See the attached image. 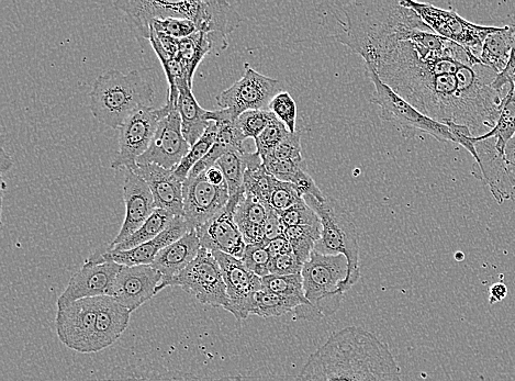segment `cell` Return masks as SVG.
I'll use <instances>...</instances> for the list:
<instances>
[{"label": "cell", "instance_id": "33", "mask_svg": "<svg viewBox=\"0 0 515 381\" xmlns=\"http://www.w3.org/2000/svg\"><path fill=\"white\" fill-rule=\"evenodd\" d=\"M176 216L170 214L162 209H156L154 214L147 222L136 232L131 235L127 240L110 248L113 251H129L138 248V246L148 243L159 237L167 228L171 226Z\"/></svg>", "mask_w": 515, "mask_h": 381}, {"label": "cell", "instance_id": "22", "mask_svg": "<svg viewBox=\"0 0 515 381\" xmlns=\"http://www.w3.org/2000/svg\"><path fill=\"white\" fill-rule=\"evenodd\" d=\"M151 189L156 208L184 217V183L179 181L174 170H166L156 164L138 165L136 171Z\"/></svg>", "mask_w": 515, "mask_h": 381}, {"label": "cell", "instance_id": "6", "mask_svg": "<svg viewBox=\"0 0 515 381\" xmlns=\"http://www.w3.org/2000/svg\"><path fill=\"white\" fill-rule=\"evenodd\" d=\"M366 69L375 86L372 102L380 109L379 117L384 121L395 123L401 132L422 131L441 142H455L449 127L422 114L407 100L400 97L388 85L380 80L372 67Z\"/></svg>", "mask_w": 515, "mask_h": 381}, {"label": "cell", "instance_id": "26", "mask_svg": "<svg viewBox=\"0 0 515 381\" xmlns=\"http://www.w3.org/2000/svg\"><path fill=\"white\" fill-rule=\"evenodd\" d=\"M107 381H244L241 375L210 378L171 371L158 363L133 364L116 368Z\"/></svg>", "mask_w": 515, "mask_h": 381}, {"label": "cell", "instance_id": "47", "mask_svg": "<svg viewBox=\"0 0 515 381\" xmlns=\"http://www.w3.org/2000/svg\"><path fill=\"white\" fill-rule=\"evenodd\" d=\"M304 265L300 264L293 252L273 257L270 265V275L289 276L302 272Z\"/></svg>", "mask_w": 515, "mask_h": 381}, {"label": "cell", "instance_id": "23", "mask_svg": "<svg viewBox=\"0 0 515 381\" xmlns=\"http://www.w3.org/2000/svg\"><path fill=\"white\" fill-rule=\"evenodd\" d=\"M200 250L201 244L197 232L193 230L185 234L182 239L166 246L156 256L151 266L163 277L160 291L186 270L189 264L196 259Z\"/></svg>", "mask_w": 515, "mask_h": 381}, {"label": "cell", "instance_id": "10", "mask_svg": "<svg viewBox=\"0 0 515 381\" xmlns=\"http://www.w3.org/2000/svg\"><path fill=\"white\" fill-rule=\"evenodd\" d=\"M283 83L265 76L244 64V74L238 82L219 94L220 109H228L235 119L250 110H268L273 98L283 92Z\"/></svg>", "mask_w": 515, "mask_h": 381}, {"label": "cell", "instance_id": "40", "mask_svg": "<svg viewBox=\"0 0 515 381\" xmlns=\"http://www.w3.org/2000/svg\"><path fill=\"white\" fill-rule=\"evenodd\" d=\"M275 117L270 110H250L244 112L238 118L237 123L243 136L246 139L252 138L255 141Z\"/></svg>", "mask_w": 515, "mask_h": 381}, {"label": "cell", "instance_id": "21", "mask_svg": "<svg viewBox=\"0 0 515 381\" xmlns=\"http://www.w3.org/2000/svg\"><path fill=\"white\" fill-rule=\"evenodd\" d=\"M192 230L189 229L184 217H175L171 226L163 233L148 243H144L136 249L129 251H113L109 245L105 249L96 252L103 260L115 262L121 266H140L152 265L156 256L166 248V246L182 239L185 234Z\"/></svg>", "mask_w": 515, "mask_h": 381}, {"label": "cell", "instance_id": "34", "mask_svg": "<svg viewBox=\"0 0 515 381\" xmlns=\"http://www.w3.org/2000/svg\"><path fill=\"white\" fill-rule=\"evenodd\" d=\"M515 136V91H511L503 100L500 117L494 129L484 136L473 138V142L484 141L490 138L497 139V149L506 153L509 141Z\"/></svg>", "mask_w": 515, "mask_h": 381}, {"label": "cell", "instance_id": "20", "mask_svg": "<svg viewBox=\"0 0 515 381\" xmlns=\"http://www.w3.org/2000/svg\"><path fill=\"white\" fill-rule=\"evenodd\" d=\"M123 198H125L126 204V218L117 237L109 244L110 248H114L136 233L158 209L150 187L142 177L133 171L126 172Z\"/></svg>", "mask_w": 515, "mask_h": 381}, {"label": "cell", "instance_id": "44", "mask_svg": "<svg viewBox=\"0 0 515 381\" xmlns=\"http://www.w3.org/2000/svg\"><path fill=\"white\" fill-rule=\"evenodd\" d=\"M301 200H304V198L299 195L293 185L278 181L277 178L274 179L270 199H268V207L277 212H283L298 204Z\"/></svg>", "mask_w": 515, "mask_h": 381}, {"label": "cell", "instance_id": "8", "mask_svg": "<svg viewBox=\"0 0 515 381\" xmlns=\"http://www.w3.org/2000/svg\"><path fill=\"white\" fill-rule=\"evenodd\" d=\"M167 287H181L200 304L229 311L230 302L222 271L214 254L201 248L196 259Z\"/></svg>", "mask_w": 515, "mask_h": 381}, {"label": "cell", "instance_id": "2", "mask_svg": "<svg viewBox=\"0 0 515 381\" xmlns=\"http://www.w3.org/2000/svg\"><path fill=\"white\" fill-rule=\"evenodd\" d=\"M295 381H403L389 346L361 327L334 332Z\"/></svg>", "mask_w": 515, "mask_h": 381}, {"label": "cell", "instance_id": "49", "mask_svg": "<svg viewBox=\"0 0 515 381\" xmlns=\"http://www.w3.org/2000/svg\"><path fill=\"white\" fill-rule=\"evenodd\" d=\"M266 248L268 252L272 255V257H276L279 255H284L293 252L291 250L290 243L288 239L284 235H281V237H278L266 244Z\"/></svg>", "mask_w": 515, "mask_h": 381}, {"label": "cell", "instance_id": "35", "mask_svg": "<svg viewBox=\"0 0 515 381\" xmlns=\"http://www.w3.org/2000/svg\"><path fill=\"white\" fill-rule=\"evenodd\" d=\"M246 154H248V151H229L223 154L216 164L225 176L230 197L244 192V174L246 168H248Z\"/></svg>", "mask_w": 515, "mask_h": 381}, {"label": "cell", "instance_id": "13", "mask_svg": "<svg viewBox=\"0 0 515 381\" xmlns=\"http://www.w3.org/2000/svg\"><path fill=\"white\" fill-rule=\"evenodd\" d=\"M211 253L216 257L225 279L230 302L228 312L239 322L248 319L252 315L255 295L263 289L262 278L231 255Z\"/></svg>", "mask_w": 515, "mask_h": 381}, {"label": "cell", "instance_id": "15", "mask_svg": "<svg viewBox=\"0 0 515 381\" xmlns=\"http://www.w3.org/2000/svg\"><path fill=\"white\" fill-rule=\"evenodd\" d=\"M244 192L230 198L225 209L196 229L201 248L210 252H221L242 260L246 242L235 222V210Z\"/></svg>", "mask_w": 515, "mask_h": 381}, {"label": "cell", "instance_id": "52", "mask_svg": "<svg viewBox=\"0 0 515 381\" xmlns=\"http://www.w3.org/2000/svg\"><path fill=\"white\" fill-rule=\"evenodd\" d=\"M206 177L211 184L220 186L226 183L225 176H223L219 167H211L206 173Z\"/></svg>", "mask_w": 515, "mask_h": 381}, {"label": "cell", "instance_id": "46", "mask_svg": "<svg viewBox=\"0 0 515 381\" xmlns=\"http://www.w3.org/2000/svg\"><path fill=\"white\" fill-rule=\"evenodd\" d=\"M300 138L301 136L299 132L289 133L288 137L278 145L272 154L268 156H271V158L276 160L304 162L301 154Z\"/></svg>", "mask_w": 515, "mask_h": 381}, {"label": "cell", "instance_id": "9", "mask_svg": "<svg viewBox=\"0 0 515 381\" xmlns=\"http://www.w3.org/2000/svg\"><path fill=\"white\" fill-rule=\"evenodd\" d=\"M174 104L167 103L161 108H145L128 119L119 129V151L111 168L118 171H136L141 156L150 148L160 122Z\"/></svg>", "mask_w": 515, "mask_h": 381}, {"label": "cell", "instance_id": "7", "mask_svg": "<svg viewBox=\"0 0 515 381\" xmlns=\"http://www.w3.org/2000/svg\"><path fill=\"white\" fill-rule=\"evenodd\" d=\"M401 4L412 9L436 35L459 44L478 59L487 37L500 28L475 25L455 10L441 9L428 3L401 0Z\"/></svg>", "mask_w": 515, "mask_h": 381}, {"label": "cell", "instance_id": "45", "mask_svg": "<svg viewBox=\"0 0 515 381\" xmlns=\"http://www.w3.org/2000/svg\"><path fill=\"white\" fill-rule=\"evenodd\" d=\"M150 29L175 39H184L198 32L193 21L178 18L154 20L150 26Z\"/></svg>", "mask_w": 515, "mask_h": 381}, {"label": "cell", "instance_id": "3", "mask_svg": "<svg viewBox=\"0 0 515 381\" xmlns=\"http://www.w3.org/2000/svg\"><path fill=\"white\" fill-rule=\"evenodd\" d=\"M89 97L94 117L111 129H120L137 112L152 107L154 89L138 71L110 70L98 76Z\"/></svg>", "mask_w": 515, "mask_h": 381}, {"label": "cell", "instance_id": "53", "mask_svg": "<svg viewBox=\"0 0 515 381\" xmlns=\"http://www.w3.org/2000/svg\"><path fill=\"white\" fill-rule=\"evenodd\" d=\"M11 166H13V159L10 158L9 154H7L3 148L2 163H0V167H2V176H4L5 173L10 170Z\"/></svg>", "mask_w": 515, "mask_h": 381}, {"label": "cell", "instance_id": "30", "mask_svg": "<svg viewBox=\"0 0 515 381\" xmlns=\"http://www.w3.org/2000/svg\"><path fill=\"white\" fill-rule=\"evenodd\" d=\"M268 206L252 197L242 195L237 210L235 222L243 235L246 244L265 243L264 228L268 217Z\"/></svg>", "mask_w": 515, "mask_h": 381}, {"label": "cell", "instance_id": "42", "mask_svg": "<svg viewBox=\"0 0 515 381\" xmlns=\"http://www.w3.org/2000/svg\"><path fill=\"white\" fill-rule=\"evenodd\" d=\"M272 255L268 252L266 244H248L242 262L249 270L255 275L264 278L270 275V265L272 262Z\"/></svg>", "mask_w": 515, "mask_h": 381}, {"label": "cell", "instance_id": "5", "mask_svg": "<svg viewBox=\"0 0 515 381\" xmlns=\"http://www.w3.org/2000/svg\"><path fill=\"white\" fill-rule=\"evenodd\" d=\"M306 203L317 212L321 220V238L315 251L326 255H343L349 262V275L344 282L343 294L351 290L362 277L360 266V235L354 218L341 201L326 196L324 201L304 197Z\"/></svg>", "mask_w": 515, "mask_h": 381}, {"label": "cell", "instance_id": "17", "mask_svg": "<svg viewBox=\"0 0 515 381\" xmlns=\"http://www.w3.org/2000/svg\"><path fill=\"white\" fill-rule=\"evenodd\" d=\"M162 275L151 265L122 266L109 297L131 312L160 293Z\"/></svg>", "mask_w": 515, "mask_h": 381}, {"label": "cell", "instance_id": "41", "mask_svg": "<svg viewBox=\"0 0 515 381\" xmlns=\"http://www.w3.org/2000/svg\"><path fill=\"white\" fill-rule=\"evenodd\" d=\"M289 133L284 123L275 117L261 136L255 140L256 153H259L262 159L266 158L288 137Z\"/></svg>", "mask_w": 515, "mask_h": 381}, {"label": "cell", "instance_id": "4", "mask_svg": "<svg viewBox=\"0 0 515 381\" xmlns=\"http://www.w3.org/2000/svg\"><path fill=\"white\" fill-rule=\"evenodd\" d=\"M347 275L349 262L345 256L313 251L301 272L310 306H300L294 312L296 319L313 321L337 313L342 304V288Z\"/></svg>", "mask_w": 515, "mask_h": 381}, {"label": "cell", "instance_id": "18", "mask_svg": "<svg viewBox=\"0 0 515 381\" xmlns=\"http://www.w3.org/2000/svg\"><path fill=\"white\" fill-rule=\"evenodd\" d=\"M475 148L477 160L472 168L473 175L488 185L499 205L515 201V185L508 171L506 153L497 149V139L475 142Z\"/></svg>", "mask_w": 515, "mask_h": 381}, {"label": "cell", "instance_id": "38", "mask_svg": "<svg viewBox=\"0 0 515 381\" xmlns=\"http://www.w3.org/2000/svg\"><path fill=\"white\" fill-rule=\"evenodd\" d=\"M263 289L271 293L296 297L307 302L301 273L289 276L268 275L262 278Z\"/></svg>", "mask_w": 515, "mask_h": 381}, {"label": "cell", "instance_id": "31", "mask_svg": "<svg viewBox=\"0 0 515 381\" xmlns=\"http://www.w3.org/2000/svg\"><path fill=\"white\" fill-rule=\"evenodd\" d=\"M515 46V24L500 27L491 33L484 43L479 60L497 74L505 71Z\"/></svg>", "mask_w": 515, "mask_h": 381}, {"label": "cell", "instance_id": "48", "mask_svg": "<svg viewBox=\"0 0 515 381\" xmlns=\"http://www.w3.org/2000/svg\"><path fill=\"white\" fill-rule=\"evenodd\" d=\"M284 233L285 227L283 226L281 217H279L278 212L271 207L268 208V217L264 228L265 243L267 244L268 242L281 237V235H284Z\"/></svg>", "mask_w": 515, "mask_h": 381}, {"label": "cell", "instance_id": "12", "mask_svg": "<svg viewBox=\"0 0 515 381\" xmlns=\"http://www.w3.org/2000/svg\"><path fill=\"white\" fill-rule=\"evenodd\" d=\"M121 267L115 262L103 260L95 252L70 279L57 301L58 309L78 300L109 296Z\"/></svg>", "mask_w": 515, "mask_h": 381}, {"label": "cell", "instance_id": "36", "mask_svg": "<svg viewBox=\"0 0 515 381\" xmlns=\"http://www.w3.org/2000/svg\"><path fill=\"white\" fill-rule=\"evenodd\" d=\"M218 127L215 121H210V125L203 137L190 148L183 161L175 168L174 173L181 182H185L193 167L209 153L217 141Z\"/></svg>", "mask_w": 515, "mask_h": 381}, {"label": "cell", "instance_id": "14", "mask_svg": "<svg viewBox=\"0 0 515 381\" xmlns=\"http://www.w3.org/2000/svg\"><path fill=\"white\" fill-rule=\"evenodd\" d=\"M184 219L190 230H196L219 214L230 200L227 184H211L206 174L187 177L183 187Z\"/></svg>", "mask_w": 515, "mask_h": 381}, {"label": "cell", "instance_id": "16", "mask_svg": "<svg viewBox=\"0 0 515 381\" xmlns=\"http://www.w3.org/2000/svg\"><path fill=\"white\" fill-rule=\"evenodd\" d=\"M190 148L183 134L181 115L177 107H173L160 122L149 150L141 156L138 165L156 164L175 170Z\"/></svg>", "mask_w": 515, "mask_h": 381}, {"label": "cell", "instance_id": "43", "mask_svg": "<svg viewBox=\"0 0 515 381\" xmlns=\"http://www.w3.org/2000/svg\"><path fill=\"white\" fill-rule=\"evenodd\" d=\"M268 110L281 120L290 133H295L297 123V105L293 97L288 92L277 94Z\"/></svg>", "mask_w": 515, "mask_h": 381}, {"label": "cell", "instance_id": "24", "mask_svg": "<svg viewBox=\"0 0 515 381\" xmlns=\"http://www.w3.org/2000/svg\"><path fill=\"white\" fill-rule=\"evenodd\" d=\"M228 47L227 37L220 33L196 32L190 37L178 39L177 58L184 66L190 88H193L195 72L205 56L220 54Z\"/></svg>", "mask_w": 515, "mask_h": 381}, {"label": "cell", "instance_id": "1", "mask_svg": "<svg viewBox=\"0 0 515 381\" xmlns=\"http://www.w3.org/2000/svg\"><path fill=\"white\" fill-rule=\"evenodd\" d=\"M367 67L423 115L469 128H495L506 96L498 74L459 44L436 35L411 9L391 19L362 52Z\"/></svg>", "mask_w": 515, "mask_h": 381}, {"label": "cell", "instance_id": "27", "mask_svg": "<svg viewBox=\"0 0 515 381\" xmlns=\"http://www.w3.org/2000/svg\"><path fill=\"white\" fill-rule=\"evenodd\" d=\"M263 166L268 174H271L278 181L293 185L299 195L315 197L319 201H324L327 195L321 192L316 182L310 176L307 165L304 162L276 160L267 156L263 159Z\"/></svg>", "mask_w": 515, "mask_h": 381}, {"label": "cell", "instance_id": "32", "mask_svg": "<svg viewBox=\"0 0 515 381\" xmlns=\"http://www.w3.org/2000/svg\"><path fill=\"white\" fill-rule=\"evenodd\" d=\"M300 306H309L296 297L271 293L262 289L255 295L252 315L261 318H278L295 312Z\"/></svg>", "mask_w": 515, "mask_h": 381}, {"label": "cell", "instance_id": "29", "mask_svg": "<svg viewBox=\"0 0 515 381\" xmlns=\"http://www.w3.org/2000/svg\"><path fill=\"white\" fill-rule=\"evenodd\" d=\"M179 97L177 109L182 118V130L190 147H193L204 136L210 125L207 119L208 110L201 107L186 81L177 84Z\"/></svg>", "mask_w": 515, "mask_h": 381}, {"label": "cell", "instance_id": "39", "mask_svg": "<svg viewBox=\"0 0 515 381\" xmlns=\"http://www.w3.org/2000/svg\"><path fill=\"white\" fill-rule=\"evenodd\" d=\"M278 215L285 229L302 226L322 227L317 212L309 207L305 200L283 212H278Z\"/></svg>", "mask_w": 515, "mask_h": 381}, {"label": "cell", "instance_id": "11", "mask_svg": "<svg viewBox=\"0 0 515 381\" xmlns=\"http://www.w3.org/2000/svg\"><path fill=\"white\" fill-rule=\"evenodd\" d=\"M99 297L86 298L59 308L55 324L60 341L70 350L95 353Z\"/></svg>", "mask_w": 515, "mask_h": 381}, {"label": "cell", "instance_id": "37", "mask_svg": "<svg viewBox=\"0 0 515 381\" xmlns=\"http://www.w3.org/2000/svg\"><path fill=\"white\" fill-rule=\"evenodd\" d=\"M322 227H293L285 229V237L288 239L291 250L300 264L305 265L315 251L316 243L321 238Z\"/></svg>", "mask_w": 515, "mask_h": 381}, {"label": "cell", "instance_id": "50", "mask_svg": "<svg viewBox=\"0 0 515 381\" xmlns=\"http://www.w3.org/2000/svg\"><path fill=\"white\" fill-rule=\"evenodd\" d=\"M508 296V287L502 283H496L489 289V304L495 305Z\"/></svg>", "mask_w": 515, "mask_h": 381}, {"label": "cell", "instance_id": "51", "mask_svg": "<svg viewBox=\"0 0 515 381\" xmlns=\"http://www.w3.org/2000/svg\"><path fill=\"white\" fill-rule=\"evenodd\" d=\"M506 162L509 174L515 185V136L509 141L506 148Z\"/></svg>", "mask_w": 515, "mask_h": 381}, {"label": "cell", "instance_id": "28", "mask_svg": "<svg viewBox=\"0 0 515 381\" xmlns=\"http://www.w3.org/2000/svg\"><path fill=\"white\" fill-rule=\"evenodd\" d=\"M241 17L226 0H201L195 21L198 32L220 33L228 37L241 24Z\"/></svg>", "mask_w": 515, "mask_h": 381}, {"label": "cell", "instance_id": "25", "mask_svg": "<svg viewBox=\"0 0 515 381\" xmlns=\"http://www.w3.org/2000/svg\"><path fill=\"white\" fill-rule=\"evenodd\" d=\"M131 311L109 296L99 297L95 353L114 345L128 329Z\"/></svg>", "mask_w": 515, "mask_h": 381}, {"label": "cell", "instance_id": "19", "mask_svg": "<svg viewBox=\"0 0 515 381\" xmlns=\"http://www.w3.org/2000/svg\"><path fill=\"white\" fill-rule=\"evenodd\" d=\"M201 2H162V0H118L114 5L123 11L141 33L149 40L150 26L154 20L178 18L195 21Z\"/></svg>", "mask_w": 515, "mask_h": 381}]
</instances>
